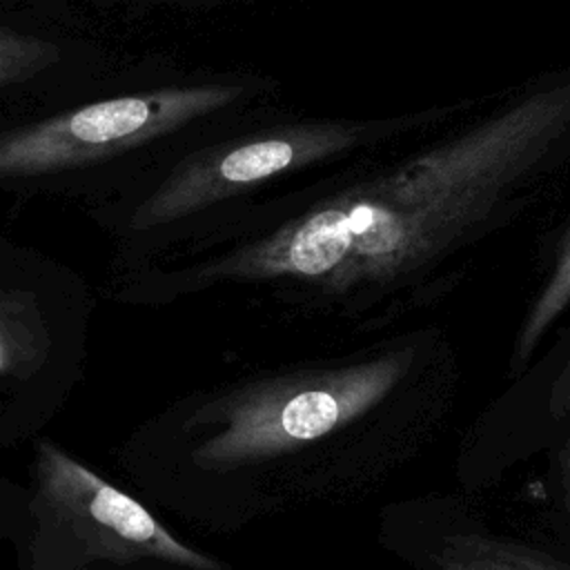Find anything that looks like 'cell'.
<instances>
[{
	"label": "cell",
	"instance_id": "obj_8",
	"mask_svg": "<svg viewBox=\"0 0 570 570\" xmlns=\"http://www.w3.org/2000/svg\"><path fill=\"white\" fill-rule=\"evenodd\" d=\"M568 307H570V225L559 236L552 252L550 269L517 330V338L510 356L512 376H519L528 367L537 345L550 332V327L568 312Z\"/></svg>",
	"mask_w": 570,
	"mask_h": 570
},
{
	"label": "cell",
	"instance_id": "obj_9",
	"mask_svg": "<svg viewBox=\"0 0 570 570\" xmlns=\"http://www.w3.org/2000/svg\"><path fill=\"white\" fill-rule=\"evenodd\" d=\"M56 42L0 24V89L27 82L60 60Z\"/></svg>",
	"mask_w": 570,
	"mask_h": 570
},
{
	"label": "cell",
	"instance_id": "obj_2",
	"mask_svg": "<svg viewBox=\"0 0 570 570\" xmlns=\"http://www.w3.org/2000/svg\"><path fill=\"white\" fill-rule=\"evenodd\" d=\"M419 345L396 343L356 361L258 376L207 401L191 423L212 434L191 459L234 470L321 441L383 403L412 372Z\"/></svg>",
	"mask_w": 570,
	"mask_h": 570
},
{
	"label": "cell",
	"instance_id": "obj_10",
	"mask_svg": "<svg viewBox=\"0 0 570 570\" xmlns=\"http://www.w3.org/2000/svg\"><path fill=\"white\" fill-rule=\"evenodd\" d=\"M548 412L554 419H566L570 416V354L566 356L563 365L559 367L550 394H548Z\"/></svg>",
	"mask_w": 570,
	"mask_h": 570
},
{
	"label": "cell",
	"instance_id": "obj_11",
	"mask_svg": "<svg viewBox=\"0 0 570 570\" xmlns=\"http://www.w3.org/2000/svg\"><path fill=\"white\" fill-rule=\"evenodd\" d=\"M557 476H559L561 501L570 510V439H566L557 452Z\"/></svg>",
	"mask_w": 570,
	"mask_h": 570
},
{
	"label": "cell",
	"instance_id": "obj_5",
	"mask_svg": "<svg viewBox=\"0 0 570 570\" xmlns=\"http://www.w3.org/2000/svg\"><path fill=\"white\" fill-rule=\"evenodd\" d=\"M36 479L42 510L91 557L116 563L154 559L183 570H227L218 559L180 541L142 503L56 443H38Z\"/></svg>",
	"mask_w": 570,
	"mask_h": 570
},
{
	"label": "cell",
	"instance_id": "obj_3",
	"mask_svg": "<svg viewBox=\"0 0 570 570\" xmlns=\"http://www.w3.org/2000/svg\"><path fill=\"white\" fill-rule=\"evenodd\" d=\"M456 107H434L385 118H301L205 147L180 160L171 174L134 209L129 227L145 232L183 220L212 205L236 198L323 163L379 147Z\"/></svg>",
	"mask_w": 570,
	"mask_h": 570
},
{
	"label": "cell",
	"instance_id": "obj_1",
	"mask_svg": "<svg viewBox=\"0 0 570 570\" xmlns=\"http://www.w3.org/2000/svg\"><path fill=\"white\" fill-rule=\"evenodd\" d=\"M566 169L570 69L167 281L174 292L274 285L312 312L383 321L452 287L474 249L541 205Z\"/></svg>",
	"mask_w": 570,
	"mask_h": 570
},
{
	"label": "cell",
	"instance_id": "obj_4",
	"mask_svg": "<svg viewBox=\"0 0 570 570\" xmlns=\"http://www.w3.org/2000/svg\"><path fill=\"white\" fill-rule=\"evenodd\" d=\"M247 96L243 82L160 87L89 102L0 134V178L56 174L125 154Z\"/></svg>",
	"mask_w": 570,
	"mask_h": 570
},
{
	"label": "cell",
	"instance_id": "obj_7",
	"mask_svg": "<svg viewBox=\"0 0 570 570\" xmlns=\"http://www.w3.org/2000/svg\"><path fill=\"white\" fill-rule=\"evenodd\" d=\"M432 561L439 570H570L568 563L532 546L481 532L443 537Z\"/></svg>",
	"mask_w": 570,
	"mask_h": 570
},
{
	"label": "cell",
	"instance_id": "obj_6",
	"mask_svg": "<svg viewBox=\"0 0 570 570\" xmlns=\"http://www.w3.org/2000/svg\"><path fill=\"white\" fill-rule=\"evenodd\" d=\"M51 347L33 292L0 287V376L36 374Z\"/></svg>",
	"mask_w": 570,
	"mask_h": 570
}]
</instances>
